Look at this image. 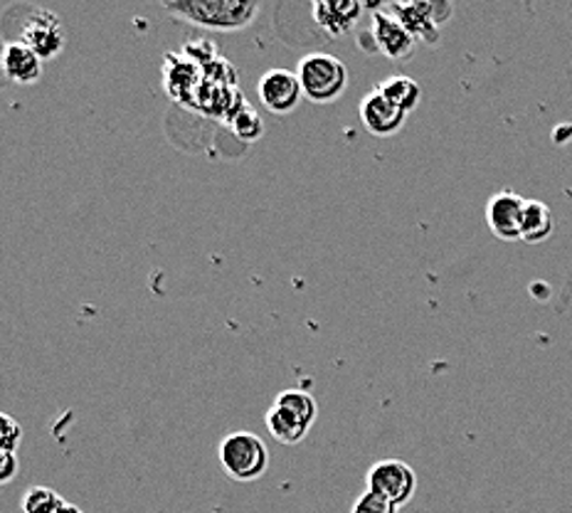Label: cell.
<instances>
[{
	"label": "cell",
	"instance_id": "cell-1",
	"mask_svg": "<svg viewBox=\"0 0 572 513\" xmlns=\"http://www.w3.org/2000/svg\"><path fill=\"white\" fill-rule=\"evenodd\" d=\"M166 10L190 25L237 33L259 13V0H166Z\"/></svg>",
	"mask_w": 572,
	"mask_h": 513
},
{
	"label": "cell",
	"instance_id": "cell-2",
	"mask_svg": "<svg viewBox=\"0 0 572 513\" xmlns=\"http://www.w3.org/2000/svg\"><path fill=\"white\" fill-rule=\"evenodd\" d=\"M318 417V405L314 395H309L306 390L289 388L282 390L274 398L272 405L267 410V430L279 445L294 447L301 445L311 432V427L316 425Z\"/></svg>",
	"mask_w": 572,
	"mask_h": 513
},
{
	"label": "cell",
	"instance_id": "cell-3",
	"mask_svg": "<svg viewBox=\"0 0 572 513\" xmlns=\"http://www.w3.org/2000/svg\"><path fill=\"white\" fill-rule=\"evenodd\" d=\"M296 77L304 99L314 104L336 102L348 89V67L344 65V59L328 53H311L301 57Z\"/></svg>",
	"mask_w": 572,
	"mask_h": 513
},
{
	"label": "cell",
	"instance_id": "cell-4",
	"mask_svg": "<svg viewBox=\"0 0 572 513\" xmlns=\"http://www.w3.org/2000/svg\"><path fill=\"white\" fill-rule=\"evenodd\" d=\"M217 461L233 481H257L269 469V449L255 432H229L220 442Z\"/></svg>",
	"mask_w": 572,
	"mask_h": 513
},
{
	"label": "cell",
	"instance_id": "cell-5",
	"mask_svg": "<svg viewBox=\"0 0 572 513\" xmlns=\"http://www.w3.org/2000/svg\"><path fill=\"white\" fill-rule=\"evenodd\" d=\"M366 489L400 509L413 501L417 491V475L403 459H380L368 469Z\"/></svg>",
	"mask_w": 572,
	"mask_h": 513
},
{
	"label": "cell",
	"instance_id": "cell-6",
	"mask_svg": "<svg viewBox=\"0 0 572 513\" xmlns=\"http://www.w3.org/2000/svg\"><path fill=\"white\" fill-rule=\"evenodd\" d=\"M257 97L267 112H272L277 116L291 114L304 99L301 92V82L296 73H289V69H269L257 82Z\"/></svg>",
	"mask_w": 572,
	"mask_h": 513
},
{
	"label": "cell",
	"instance_id": "cell-7",
	"mask_svg": "<svg viewBox=\"0 0 572 513\" xmlns=\"http://www.w3.org/2000/svg\"><path fill=\"white\" fill-rule=\"evenodd\" d=\"M18 43L27 45L33 53L43 59H53L65 49V30L59 18L47 13V10H35L33 18H27V23L20 30Z\"/></svg>",
	"mask_w": 572,
	"mask_h": 513
},
{
	"label": "cell",
	"instance_id": "cell-8",
	"mask_svg": "<svg viewBox=\"0 0 572 513\" xmlns=\"http://www.w3.org/2000/svg\"><path fill=\"white\" fill-rule=\"evenodd\" d=\"M524 210L526 198H520L514 190H501L494 193L486 203V225L491 235L504 239V243H514L520 239V225H524Z\"/></svg>",
	"mask_w": 572,
	"mask_h": 513
},
{
	"label": "cell",
	"instance_id": "cell-9",
	"mask_svg": "<svg viewBox=\"0 0 572 513\" xmlns=\"http://www.w3.org/2000/svg\"><path fill=\"white\" fill-rule=\"evenodd\" d=\"M358 114H360V122H363V126L368 129V134L380 138L395 136L407 122V114L403 109H397L393 102H388V99L380 94L378 87L370 89V92L360 99Z\"/></svg>",
	"mask_w": 572,
	"mask_h": 513
},
{
	"label": "cell",
	"instance_id": "cell-10",
	"mask_svg": "<svg viewBox=\"0 0 572 513\" xmlns=\"http://www.w3.org/2000/svg\"><path fill=\"white\" fill-rule=\"evenodd\" d=\"M314 23L330 37L348 35L363 13V0H311Z\"/></svg>",
	"mask_w": 572,
	"mask_h": 513
},
{
	"label": "cell",
	"instance_id": "cell-11",
	"mask_svg": "<svg viewBox=\"0 0 572 513\" xmlns=\"http://www.w3.org/2000/svg\"><path fill=\"white\" fill-rule=\"evenodd\" d=\"M370 33L375 37L378 53H383L388 59H395V63L405 59L417 45V40L410 35L393 15L385 13V10H373V25H370Z\"/></svg>",
	"mask_w": 572,
	"mask_h": 513
},
{
	"label": "cell",
	"instance_id": "cell-12",
	"mask_svg": "<svg viewBox=\"0 0 572 513\" xmlns=\"http://www.w3.org/2000/svg\"><path fill=\"white\" fill-rule=\"evenodd\" d=\"M390 15H393L415 40H423V43L429 45L437 43V15L429 0H397V3L390 8Z\"/></svg>",
	"mask_w": 572,
	"mask_h": 513
},
{
	"label": "cell",
	"instance_id": "cell-13",
	"mask_svg": "<svg viewBox=\"0 0 572 513\" xmlns=\"http://www.w3.org/2000/svg\"><path fill=\"white\" fill-rule=\"evenodd\" d=\"M0 65H3L5 77L15 85H35L40 82V77H43V59H40L27 45L18 43V40L3 47Z\"/></svg>",
	"mask_w": 572,
	"mask_h": 513
},
{
	"label": "cell",
	"instance_id": "cell-14",
	"mask_svg": "<svg viewBox=\"0 0 572 513\" xmlns=\"http://www.w3.org/2000/svg\"><path fill=\"white\" fill-rule=\"evenodd\" d=\"M556 230V215L546 203L540 200H526L524 210V225H520V239L524 243H546Z\"/></svg>",
	"mask_w": 572,
	"mask_h": 513
},
{
	"label": "cell",
	"instance_id": "cell-15",
	"mask_svg": "<svg viewBox=\"0 0 572 513\" xmlns=\"http://www.w3.org/2000/svg\"><path fill=\"white\" fill-rule=\"evenodd\" d=\"M378 89L388 102H393L397 109H403L405 114L415 112L419 107V99H423V89H419L415 79H410L405 75H393L383 79V82L378 85Z\"/></svg>",
	"mask_w": 572,
	"mask_h": 513
},
{
	"label": "cell",
	"instance_id": "cell-16",
	"mask_svg": "<svg viewBox=\"0 0 572 513\" xmlns=\"http://www.w3.org/2000/svg\"><path fill=\"white\" fill-rule=\"evenodd\" d=\"M67 501L49 487H30L23 497V513H59Z\"/></svg>",
	"mask_w": 572,
	"mask_h": 513
},
{
	"label": "cell",
	"instance_id": "cell-17",
	"mask_svg": "<svg viewBox=\"0 0 572 513\" xmlns=\"http://www.w3.org/2000/svg\"><path fill=\"white\" fill-rule=\"evenodd\" d=\"M233 129H235V134L243 141H257L259 136H262V131H265L262 119H259L249 107H243V112L235 116Z\"/></svg>",
	"mask_w": 572,
	"mask_h": 513
},
{
	"label": "cell",
	"instance_id": "cell-18",
	"mask_svg": "<svg viewBox=\"0 0 572 513\" xmlns=\"http://www.w3.org/2000/svg\"><path fill=\"white\" fill-rule=\"evenodd\" d=\"M20 442H23V427H20V422L13 415H8V412H0V449L18 451Z\"/></svg>",
	"mask_w": 572,
	"mask_h": 513
},
{
	"label": "cell",
	"instance_id": "cell-19",
	"mask_svg": "<svg viewBox=\"0 0 572 513\" xmlns=\"http://www.w3.org/2000/svg\"><path fill=\"white\" fill-rule=\"evenodd\" d=\"M397 511L400 509L395 504H390V501L375 497L373 491H368V489L356 499L354 509H350V513H397Z\"/></svg>",
	"mask_w": 572,
	"mask_h": 513
},
{
	"label": "cell",
	"instance_id": "cell-20",
	"mask_svg": "<svg viewBox=\"0 0 572 513\" xmlns=\"http://www.w3.org/2000/svg\"><path fill=\"white\" fill-rule=\"evenodd\" d=\"M18 469H20V465H18L15 451L0 449V487L10 484V481L18 477Z\"/></svg>",
	"mask_w": 572,
	"mask_h": 513
},
{
	"label": "cell",
	"instance_id": "cell-21",
	"mask_svg": "<svg viewBox=\"0 0 572 513\" xmlns=\"http://www.w3.org/2000/svg\"><path fill=\"white\" fill-rule=\"evenodd\" d=\"M59 513H85L79 506H72V504H65L63 509H59Z\"/></svg>",
	"mask_w": 572,
	"mask_h": 513
}]
</instances>
